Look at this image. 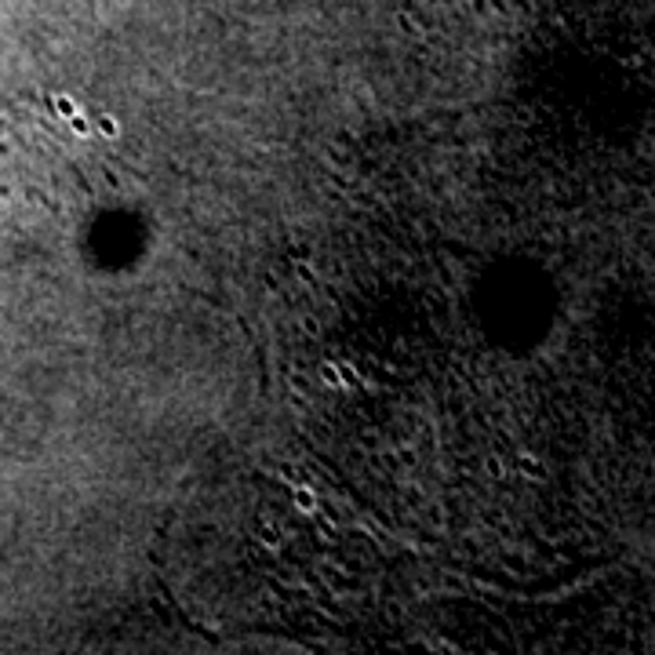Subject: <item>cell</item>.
<instances>
[{
    "instance_id": "4",
    "label": "cell",
    "mask_w": 655,
    "mask_h": 655,
    "mask_svg": "<svg viewBox=\"0 0 655 655\" xmlns=\"http://www.w3.org/2000/svg\"><path fill=\"white\" fill-rule=\"evenodd\" d=\"M99 132H102L106 139H117V135H120V124H117L110 113H102V117H99Z\"/></svg>"
},
{
    "instance_id": "2",
    "label": "cell",
    "mask_w": 655,
    "mask_h": 655,
    "mask_svg": "<svg viewBox=\"0 0 655 655\" xmlns=\"http://www.w3.org/2000/svg\"><path fill=\"white\" fill-rule=\"evenodd\" d=\"M321 383H324L328 390H335V393L346 390V383H342V371H339V361H324V364H321Z\"/></svg>"
},
{
    "instance_id": "3",
    "label": "cell",
    "mask_w": 655,
    "mask_h": 655,
    "mask_svg": "<svg viewBox=\"0 0 655 655\" xmlns=\"http://www.w3.org/2000/svg\"><path fill=\"white\" fill-rule=\"evenodd\" d=\"M517 470H521L524 477H532V481H543V466H539L536 455H521V459H517Z\"/></svg>"
},
{
    "instance_id": "5",
    "label": "cell",
    "mask_w": 655,
    "mask_h": 655,
    "mask_svg": "<svg viewBox=\"0 0 655 655\" xmlns=\"http://www.w3.org/2000/svg\"><path fill=\"white\" fill-rule=\"evenodd\" d=\"M339 371H342V383H346V390H353V386L361 383V376H357V368H353V364L339 361Z\"/></svg>"
},
{
    "instance_id": "1",
    "label": "cell",
    "mask_w": 655,
    "mask_h": 655,
    "mask_svg": "<svg viewBox=\"0 0 655 655\" xmlns=\"http://www.w3.org/2000/svg\"><path fill=\"white\" fill-rule=\"evenodd\" d=\"M292 503H295L299 513L317 517V491L309 488V484H295V488H292Z\"/></svg>"
}]
</instances>
